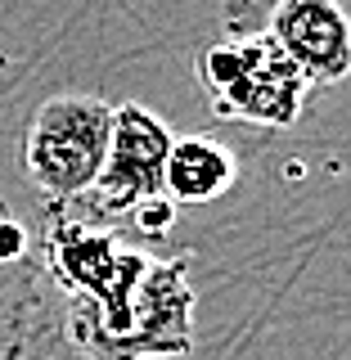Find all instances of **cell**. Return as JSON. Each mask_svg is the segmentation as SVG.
Segmentation results:
<instances>
[{"mask_svg":"<svg viewBox=\"0 0 351 360\" xmlns=\"http://www.w3.org/2000/svg\"><path fill=\"white\" fill-rule=\"evenodd\" d=\"M225 37H262L284 63L315 86H338L351 72V22L343 0H234Z\"/></svg>","mask_w":351,"mask_h":360,"instance_id":"5","label":"cell"},{"mask_svg":"<svg viewBox=\"0 0 351 360\" xmlns=\"http://www.w3.org/2000/svg\"><path fill=\"white\" fill-rule=\"evenodd\" d=\"M194 77L221 122L284 131L298 122L311 86L262 37H221L194 54Z\"/></svg>","mask_w":351,"mask_h":360,"instance_id":"3","label":"cell"},{"mask_svg":"<svg viewBox=\"0 0 351 360\" xmlns=\"http://www.w3.org/2000/svg\"><path fill=\"white\" fill-rule=\"evenodd\" d=\"M239 176V162L217 135H172V149L162 162V194L172 202H212Z\"/></svg>","mask_w":351,"mask_h":360,"instance_id":"7","label":"cell"},{"mask_svg":"<svg viewBox=\"0 0 351 360\" xmlns=\"http://www.w3.org/2000/svg\"><path fill=\"white\" fill-rule=\"evenodd\" d=\"M172 149V127L144 104H117L108 122V153L99 167L95 185L86 189L77 202H68L72 212H82L90 221L104 217H135L144 234H162L176 221V202L162 194V162Z\"/></svg>","mask_w":351,"mask_h":360,"instance_id":"2","label":"cell"},{"mask_svg":"<svg viewBox=\"0 0 351 360\" xmlns=\"http://www.w3.org/2000/svg\"><path fill=\"white\" fill-rule=\"evenodd\" d=\"M41 266L68 288L72 338L99 360L189 352V257H153L82 212L50 207Z\"/></svg>","mask_w":351,"mask_h":360,"instance_id":"1","label":"cell"},{"mask_svg":"<svg viewBox=\"0 0 351 360\" xmlns=\"http://www.w3.org/2000/svg\"><path fill=\"white\" fill-rule=\"evenodd\" d=\"M41 248L0 198V360H23L32 320L41 311Z\"/></svg>","mask_w":351,"mask_h":360,"instance_id":"6","label":"cell"},{"mask_svg":"<svg viewBox=\"0 0 351 360\" xmlns=\"http://www.w3.org/2000/svg\"><path fill=\"white\" fill-rule=\"evenodd\" d=\"M113 104L104 95L63 90L41 99L23 127V172L50 207H68L95 185L108 153Z\"/></svg>","mask_w":351,"mask_h":360,"instance_id":"4","label":"cell"}]
</instances>
